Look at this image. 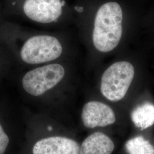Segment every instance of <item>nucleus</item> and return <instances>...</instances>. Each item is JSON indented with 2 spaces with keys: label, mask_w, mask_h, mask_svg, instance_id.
<instances>
[{
  "label": "nucleus",
  "mask_w": 154,
  "mask_h": 154,
  "mask_svg": "<svg viewBox=\"0 0 154 154\" xmlns=\"http://www.w3.org/2000/svg\"><path fill=\"white\" fill-rule=\"evenodd\" d=\"M123 12L116 2H108L101 6L96 13L93 42L100 52L107 53L115 49L122 34Z\"/></svg>",
  "instance_id": "f257e3e1"
},
{
  "label": "nucleus",
  "mask_w": 154,
  "mask_h": 154,
  "mask_svg": "<svg viewBox=\"0 0 154 154\" xmlns=\"http://www.w3.org/2000/svg\"><path fill=\"white\" fill-rule=\"evenodd\" d=\"M63 53L60 39L47 34L35 35L22 45L20 52L21 59L30 65L47 64L57 61Z\"/></svg>",
  "instance_id": "f03ea898"
},
{
  "label": "nucleus",
  "mask_w": 154,
  "mask_h": 154,
  "mask_svg": "<svg viewBox=\"0 0 154 154\" xmlns=\"http://www.w3.org/2000/svg\"><path fill=\"white\" fill-rule=\"evenodd\" d=\"M66 68L57 62L36 67L26 72L22 79L23 88L28 94L39 97L54 88L66 76Z\"/></svg>",
  "instance_id": "7ed1b4c3"
},
{
  "label": "nucleus",
  "mask_w": 154,
  "mask_h": 154,
  "mask_svg": "<svg viewBox=\"0 0 154 154\" xmlns=\"http://www.w3.org/2000/svg\"><path fill=\"white\" fill-rule=\"evenodd\" d=\"M135 70L127 61L117 62L109 66L101 78L100 91L106 98L117 102L124 98L132 82Z\"/></svg>",
  "instance_id": "20e7f679"
},
{
  "label": "nucleus",
  "mask_w": 154,
  "mask_h": 154,
  "mask_svg": "<svg viewBox=\"0 0 154 154\" xmlns=\"http://www.w3.org/2000/svg\"><path fill=\"white\" fill-rule=\"evenodd\" d=\"M64 0H25L23 10L26 16L41 24L55 22L62 14Z\"/></svg>",
  "instance_id": "39448f33"
},
{
  "label": "nucleus",
  "mask_w": 154,
  "mask_h": 154,
  "mask_svg": "<svg viewBox=\"0 0 154 154\" xmlns=\"http://www.w3.org/2000/svg\"><path fill=\"white\" fill-rule=\"evenodd\" d=\"M81 118L84 126L89 128L107 126L116 121L113 110L109 106L98 101H90L84 105Z\"/></svg>",
  "instance_id": "423d86ee"
},
{
  "label": "nucleus",
  "mask_w": 154,
  "mask_h": 154,
  "mask_svg": "<svg viewBox=\"0 0 154 154\" xmlns=\"http://www.w3.org/2000/svg\"><path fill=\"white\" fill-rule=\"evenodd\" d=\"M80 146L70 138L51 137L44 138L34 145L33 154H79Z\"/></svg>",
  "instance_id": "0eeeda50"
},
{
  "label": "nucleus",
  "mask_w": 154,
  "mask_h": 154,
  "mask_svg": "<svg viewBox=\"0 0 154 154\" xmlns=\"http://www.w3.org/2000/svg\"><path fill=\"white\" fill-rule=\"evenodd\" d=\"M114 147V143L107 135L94 132L83 140L79 154H111Z\"/></svg>",
  "instance_id": "6e6552de"
},
{
  "label": "nucleus",
  "mask_w": 154,
  "mask_h": 154,
  "mask_svg": "<svg viewBox=\"0 0 154 154\" xmlns=\"http://www.w3.org/2000/svg\"><path fill=\"white\" fill-rule=\"evenodd\" d=\"M131 117L135 126L142 130L154 124V105L146 102L139 105L132 110Z\"/></svg>",
  "instance_id": "1a4fd4ad"
},
{
  "label": "nucleus",
  "mask_w": 154,
  "mask_h": 154,
  "mask_svg": "<svg viewBox=\"0 0 154 154\" xmlns=\"http://www.w3.org/2000/svg\"><path fill=\"white\" fill-rule=\"evenodd\" d=\"M126 149L128 154H154V146L141 136L128 140Z\"/></svg>",
  "instance_id": "9d476101"
},
{
  "label": "nucleus",
  "mask_w": 154,
  "mask_h": 154,
  "mask_svg": "<svg viewBox=\"0 0 154 154\" xmlns=\"http://www.w3.org/2000/svg\"><path fill=\"white\" fill-rule=\"evenodd\" d=\"M9 143V139L0 125V154H4Z\"/></svg>",
  "instance_id": "9b49d317"
}]
</instances>
